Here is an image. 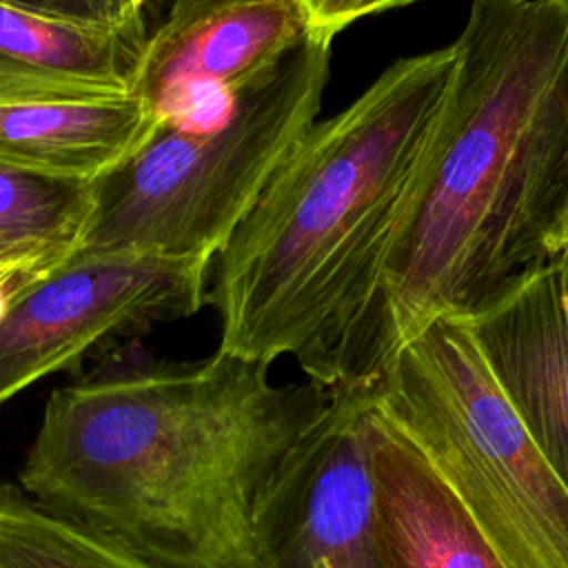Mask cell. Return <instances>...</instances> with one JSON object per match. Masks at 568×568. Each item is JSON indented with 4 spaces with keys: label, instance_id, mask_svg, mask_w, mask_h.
Here are the masks:
<instances>
[{
    "label": "cell",
    "instance_id": "9c48e42d",
    "mask_svg": "<svg viewBox=\"0 0 568 568\" xmlns=\"http://www.w3.org/2000/svg\"><path fill=\"white\" fill-rule=\"evenodd\" d=\"M462 320L499 390L568 490V262L513 277Z\"/></svg>",
    "mask_w": 568,
    "mask_h": 568
},
{
    "label": "cell",
    "instance_id": "d6986e66",
    "mask_svg": "<svg viewBox=\"0 0 568 568\" xmlns=\"http://www.w3.org/2000/svg\"><path fill=\"white\" fill-rule=\"evenodd\" d=\"M153 4H164V7H169L173 0H151Z\"/></svg>",
    "mask_w": 568,
    "mask_h": 568
},
{
    "label": "cell",
    "instance_id": "5bb4252c",
    "mask_svg": "<svg viewBox=\"0 0 568 568\" xmlns=\"http://www.w3.org/2000/svg\"><path fill=\"white\" fill-rule=\"evenodd\" d=\"M0 568H160L120 541L62 517L16 484L0 486Z\"/></svg>",
    "mask_w": 568,
    "mask_h": 568
},
{
    "label": "cell",
    "instance_id": "44dd1931",
    "mask_svg": "<svg viewBox=\"0 0 568 568\" xmlns=\"http://www.w3.org/2000/svg\"><path fill=\"white\" fill-rule=\"evenodd\" d=\"M149 2H151V0H149Z\"/></svg>",
    "mask_w": 568,
    "mask_h": 568
},
{
    "label": "cell",
    "instance_id": "30bf717a",
    "mask_svg": "<svg viewBox=\"0 0 568 568\" xmlns=\"http://www.w3.org/2000/svg\"><path fill=\"white\" fill-rule=\"evenodd\" d=\"M373 532L386 568H506L424 453L368 399Z\"/></svg>",
    "mask_w": 568,
    "mask_h": 568
},
{
    "label": "cell",
    "instance_id": "8fae6325",
    "mask_svg": "<svg viewBox=\"0 0 568 568\" xmlns=\"http://www.w3.org/2000/svg\"><path fill=\"white\" fill-rule=\"evenodd\" d=\"M146 38V24H82L0 0V104L131 98Z\"/></svg>",
    "mask_w": 568,
    "mask_h": 568
},
{
    "label": "cell",
    "instance_id": "3957f363",
    "mask_svg": "<svg viewBox=\"0 0 568 568\" xmlns=\"http://www.w3.org/2000/svg\"><path fill=\"white\" fill-rule=\"evenodd\" d=\"M453 44L395 60L346 109L315 122L224 246L206 304L220 348L293 355L333 390L446 98Z\"/></svg>",
    "mask_w": 568,
    "mask_h": 568
},
{
    "label": "cell",
    "instance_id": "e0dca14e",
    "mask_svg": "<svg viewBox=\"0 0 568 568\" xmlns=\"http://www.w3.org/2000/svg\"><path fill=\"white\" fill-rule=\"evenodd\" d=\"M53 266L47 264H9L0 266V315L9 308V304L33 282L49 275Z\"/></svg>",
    "mask_w": 568,
    "mask_h": 568
},
{
    "label": "cell",
    "instance_id": "ac0fdd59",
    "mask_svg": "<svg viewBox=\"0 0 568 568\" xmlns=\"http://www.w3.org/2000/svg\"><path fill=\"white\" fill-rule=\"evenodd\" d=\"M410 2H415V0H364V4H362V18L373 16V13H382V11H390V9L410 4Z\"/></svg>",
    "mask_w": 568,
    "mask_h": 568
},
{
    "label": "cell",
    "instance_id": "2e32d148",
    "mask_svg": "<svg viewBox=\"0 0 568 568\" xmlns=\"http://www.w3.org/2000/svg\"><path fill=\"white\" fill-rule=\"evenodd\" d=\"M362 4L364 0H302L308 31L331 40L362 18Z\"/></svg>",
    "mask_w": 568,
    "mask_h": 568
},
{
    "label": "cell",
    "instance_id": "5b68a950",
    "mask_svg": "<svg viewBox=\"0 0 568 568\" xmlns=\"http://www.w3.org/2000/svg\"><path fill=\"white\" fill-rule=\"evenodd\" d=\"M373 402L424 453L506 568H568V490L462 320L437 317L404 342Z\"/></svg>",
    "mask_w": 568,
    "mask_h": 568
},
{
    "label": "cell",
    "instance_id": "6da1fadb",
    "mask_svg": "<svg viewBox=\"0 0 568 568\" xmlns=\"http://www.w3.org/2000/svg\"><path fill=\"white\" fill-rule=\"evenodd\" d=\"M446 98L333 390L375 388L437 317H466L568 244V0H470Z\"/></svg>",
    "mask_w": 568,
    "mask_h": 568
},
{
    "label": "cell",
    "instance_id": "9a60e30c",
    "mask_svg": "<svg viewBox=\"0 0 568 568\" xmlns=\"http://www.w3.org/2000/svg\"><path fill=\"white\" fill-rule=\"evenodd\" d=\"M13 7H22L42 16L109 27L129 29L146 24L149 0H2Z\"/></svg>",
    "mask_w": 568,
    "mask_h": 568
},
{
    "label": "cell",
    "instance_id": "7c38bea8",
    "mask_svg": "<svg viewBox=\"0 0 568 568\" xmlns=\"http://www.w3.org/2000/svg\"><path fill=\"white\" fill-rule=\"evenodd\" d=\"M160 124L162 120L135 95L0 104V162L44 178L91 184L140 151Z\"/></svg>",
    "mask_w": 568,
    "mask_h": 568
},
{
    "label": "cell",
    "instance_id": "277c9868",
    "mask_svg": "<svg viewBox=\"0 0 568 568\" xmlns=\"http://www.w3.org/2000/svg\"><path fill=\"white\" fill-rule=\"evenodd\" d=\"M333 40L308 33L262 87L200 124L158 126L91 182L93 209L75 253L211 257L317 122Z\"/></svg>",
    "mask_w": 568,
    "mask_h": 568
},
{
    "label": "cell",
    "instance_id": "ba28073f",
    "mask_svg": "<svg viewBox=\"0 0 568 568\" xmlns=\"http://www.w3.org/2000/svg\"><path fill=\"white\" fill-rule=\"evenodd\" d=\"M308 33L302 0H173L149 31L133 95L162 124L209 122L268 82Z\"/></svg>",
    "mask_w": 568,
    "mask_h": 568
},
{
    "label": "cell",
    "instance_id": "52a82bcc",
    "mask_svg": "<svg viewBox=\"0 0 568 568\" xmlns=\"http://www.w3.org/2000/svg\"><path fill=\"white\" fill-rule=\"evenodd\" d=\"M371 393L331 390L324 415L286 455L255 510V568H386L364 439Z\"/></svg>",
    "mask_w": 568,
    "mask_h": 568
},
{
    "label": "cell",
    "instance_id": "4fadbf2b",
    "mask_svg": "<svg viewBox=\"0 0 568 568\" xmlns=\"http://www.w3.org/2000/svg\"><path fill=\"white\" fill-rule=\"evenodd\" d=\"M93 209L89 182L36 175L0 162V266H60Z\"/></svg>",
    "mask_w": 568,
    "mask_h": 568
},
{
    "label": "cell",
    "instance_id": "8992f818",
    "mask_svg": "<svg viewBox=\"0 0 568 568\" xmlns=\"http://www.w3.org/2000/svg\"><path fill=\"white\" fill-rule=\"evenodd\" d=\"M209 268L211 257L71 253L0 315V406L100 346L195 315Z\"/></svg>",
    "mask_w": 568,
    "mask_h": 568
},
{
    "label": "cell",
    "instance_id": "7a4b0ae2",
    "mask_svg": "<svg viewBox=\"0 0 568 568\" xmlns=\"http://www.w3.org/2000/svg\"><path fill=\"white\" fill-rule=\"evenodd\" d=\"M268 366L118 348L49 395L18 486L160 568H255L257 504L331 404Z\"/></svg>",
    "mask_w": 568,
    "mask_h": 568
},
{
    "label": "cell",
    "instance_id": "ffe728a7",
    "mask_svg": "<svg viewBox=\"0 0 568 568\" xmlns=\"http://www.w3.org/2000/svg\"><path fill=\"white\" fill-rule=\"evenodd\" d=\"M561 253H564V257H566V262H568V244H566V248H564Z\"/></svg>",
    "mask_w": 568,
    "mask_h": 568
}]
</instances>
